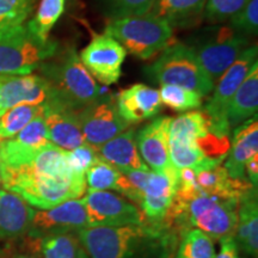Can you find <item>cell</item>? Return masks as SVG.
<instances>
[{"label": "cell", "mask_w": 258, "mask_h": 258, "mask_svg": "<svg viewBox=\"0 0 258 258\" xmlns=\"http://www.w3.org/2000/svg\"><path fill=\"white\" fill-rule=\"evenodd\" d=\"M41 66L53 88L50 99L74 111L79 112L92 103L108 97L105 90L97 85L96 80L85 69L74 47H70L55 62L46 61Z\"/></svg>", "instance_id": "cell-1"}, {"label": "cell", "mask_w": 258, "mask_h": 258, "mask_svg": "<svg viewBox=\"0 0 258 258\" xmlns=\"http://www.w3.org/2000/svg\"><path fill=\"white\" fill-rule=\"evenodd\" d=\"M238 203L231 199L199 195L179 201L173 200L164 220H177L206 233L212 239L234 237L238 222Z\"/></svg>", "instance_id": "cell-2"}, {"label": "cell", "mask_w": 258, "mask_h": 258, "mask_svg": "<svg viewBox=\"0 0 258 258\" xmlns=\"http://www.w3.org/2000/svg\"><path fill=\"white\" fill-rule=\"evenodd\" d=\"M147 78L160 85H178L208 96L215 83L202 69L191 48L183 42L169 44L158 59L145 70Z\"/></svg>", "instance_id": "cell-3"}, {"label": "cell", "mask_w": 258, "mask_h": 258, "mask_svg": "<svg viewBox=\"0 0 258 258\" xmlns=\"http://www.w3.org/2000/svg\"><path fill=\"white\" fill-rule=\"evenodd\" d=\"M104 34L115 38L132 55L148 60L169 46L173 29L163 19L146 14L108 19Z\"/></svg>", "instance_id": "cell-4"}, {"label": "cell", "mask_w": 258, "mask_h": 258, "mask_svg": "<svg viewBox=\"0 0 258 258\" xmlns=\"http://www.w3.org/2000/svg\"><path fill=\"white\" fill-rule=\"evenodd\" d=\"M55 41L42 42L34 36L27 24L0 30V74H31L42 63L55 56Z\"/></svg>", "instance_id": "cell-5"}, {"label": "cell", "mask_w": 258, "mask_h": 258, "mask_svg": "<svg viewBox=\"0 0 258 258\" xmlns=\"http://www.w3.org/2000/svg\"><path fill=\"white\" fill-rule=\"evenodd\" d=\"M153 230L146 225L97 226L76 234L91 258H133L145 239L156 237Z\"/></svg>", "instance_id": "cell-6"}, {"label": "cell", "mask_w": 258, "mask_h": 258, "mask_svg": "<svg viewBox=\"0 0 258 258\" xmlns=\"http://www.w3.org/2000/svg\"><path fill=\"white\" fill-rule=\"evenodd\" d=\"M249 46L250 41L247 36L232 30L226 25L209 29L189 47L198 57L202 69L215 83L238 59L241 51Z\"/></svg>", "instance_id": "cell-7"}, {"label": "cell", "mask_w": 258, "mask_h": 258, "mask_svg": "<svg viewBox=\"0 0 258 258\" xmlns=\"http://www.w3.org/2000/svg\"><path fill=\"white\" fill-rule=\"evenodd\" d=\"M139 195V206L145 218L153 224L163 221L175 200L178 186V170L170 173L152 170L135 171L128 176Z\"/></svg>", "instance_id": "cell-8"}, {"label": "cell", "mask_w": 258, "mask_h": 258, "mask_svg": "<svg viewBox=\"0 0 258 258\" xmlns=\"http://www.w3.org/2000/svg\"><path fill=\"white\" fill-rule=\"evenodd\" d=\"M257 55L258 48L256 44L246 47L238 59L215 82L213 96L206 104L205 112L211 118L212 123L219 133L230 137L231 131L226 122V110L251 66L257 61Z\"/></svg>", "instance_id": "cell-9"}, {"label": "cell", "mask_w": 258, "mask_h": 258, "mask_svg": "<svg viewBox=\"0 0 258 258\" xmlns=\"http://www.w3.org/2000/svg\"><path fill=\"white\" fill-rule=\"evenodd\" d=\"M89 227L146 225L144 213L122 196L108 190L89 191L83 198Z\"/></svg>", "instance_id": "cell-10"}, {"label": "cell", "mask_w": 258, "mask_h": 258, "mask_svg": "<svg viewBox=\"0 0 258 258\" xmlns=\"http://www.w3.org/2000/svg\"><path fill=\"white\" fill-rule=\"evenodd\" d=\"M127 51L115 38L106 34L95 35L90 43L79 53L85 69L104 85L118 82Z\"/></svg>", "instance_id": "cell-11"}, {"label": "cell", "mask_w": 258, "mask_h": 258, "mask_svg": "<svg viewBox=\"0 0 258 258\" xmlns=\"http://www.w3.org/2000/svg\"><path fill=\"white\" fill-rule=\"evenodd\" d=\"M86 227H89L88 215L83 199H73L49 209L35 211L28 235L42 238L72 232L77 233Z\"/></svg>", "instance_id": "cell-12"}, {"label": "cell", "mask_w": 258, "mask_h": 258, "mask_svg": "<svg viewBox=\"0 0 258 258\" xmlns=\"http://www.w3.org/2000/svg\"><path fill=\"white\" fill-rule=\"evenodd\" d=\"M78 118L85 144L99 147L129 127L118 114L116 103L110 97L92 103L78 112Z\"/></svg>", "instance_id": "cell-13"}, {"label": "cell", "mask_w": 258, "mask_h": 258, "mask_svg": "<svg viewBox=\"0 0 258 258\" xmlns=\"http://www.w3.org/2000/svg\"><path fill=\"white\" fill-rule=\"evenodd\" d=\"M51 144L43 115L37 116L15 137L0 144L3 169H15L30 163L43 147Z\"/></svg>", "instance_id": "cell-14"}, {"label": "cell", "mask_w": 258, "mask_h": 258, "mask_svg": "<svg viewBox=\"0 0 258 258\" xmlns=\"http://www.w3.org/2000/svg\"><path fill=\"white\" fill-rule=\"evenodd\" d=\"M51 96L53 88L43 77L0 74V115L17 105H43Z\"/></svg>", "instance_id": "cell-15"}, {"label": "cell", "mask_w": 258, "mask_h": 258, "mask_svg": "<svg viewBox=\"0 0 258 258\" xmlns=\"http://www.w3.org/2000/svg\"><path fill=\"white\" fill-rule=\"evenodd\" d=\"M172 117L159 116L135 134L139 153L154 172L170 173L176 171L170 160L169 132Z\"/></svg>", "instance_id": "cell-16"}, {"label": "cell", "mask_w": 258, "mask_h": 258, "mask_svg": "<svg viewBox=\"0 0 258 258\" xmlns=\"http://www.w3.org/2000/svg\"><path fill=\"white\" fill-rule=\"evenodd\" d=\"M43 117L48 138L53 145L64 151H71L85 144L77 111L54 99H49L44 104Z\"/></svg>", "instance_id": "cell-17"}, {"label": "cell", "mask_w": 258, "mask_h": 258, "mask_svg": "<svg viewBox=\"0 0 258 258\" xmlns=\"http://www.w3.org/2000/svg\"><path fill=\"white\" fill-rule=\"evenodd\" d=\"M159 91L145 84H134L118 93L116 106L128 123H139L158 115L161 110Z\"/></svg>", "instance_id": "cell-18"}, {"label": "cell", "mask_w": 258, "mask_h": 258, "mask_svg": "<svg viewBox=\"0 0 258 258\" xmlns=\"http://www.w3.org/2000/svg\"><path fill=\"white\" fill-rule=\"evenodd\" d=\"M232 133V146L228 150L224 167L232 178L247 179L245 165L251 158L258 156L257 116L235 127Z\"/></svg>", "instance_id": "cell-19"}, {"label": "cell", "mask_w": 258, "mask_h": 258, "mask_svg": "<svg viewBox=\"0 0 258 258\" xmlns=\"http://www.w3.org/2000/svg\"><path fill=\"white\" fill-rule=\"evenodd\" d=\"M96 151L101 159L111 164L121 172L150 170L139 153L133 128H127L121 134L97 147Z\"/></svg>", "instance_id": "cell-20"}, {"label": "cell", "mask_w": 258, "mask_h": 258, "mask_svg": "<svg viewBox=\"0 0 258 258\" xmlns=\"http://www.w3.org/2000/svg\"><path fill=\"white\" fill-rule=\"evenodd\" d=\"M34 213L18 194L0 189V238L15 239L28 234Z\"/></svg>", "instance_id": "cell-21"}, {"label": "cell", "mask_w": 258, "mask_h": 258, "mask_svg": "<svg viewBox=\"0 0 258 258\" xmlns=\"http://www.w3.org/2000/svg\"><path fill=\"white\" fill-rule=\"evenodd\" d=\"M258 110V62L247 72L240 86L232 97L226 110V122L230 131L257 116Z\"/></svg>", "instance_id": "cell-22"}, {"label": "cell", "mask_w": 258, "mask_h": 258, "mask_svg": "<svg viewBox=\"0 0 258 258\" xmlns=\"http://www.w3.org/2000/svg\"><path fill=\"white\" fill-rule=\"evenodd\" d=\"M207 0H156L148 14L165 21L171 28L195 27L203 19Z\"/></svg>", "instance_id": "cell-23"}, {"label": "cell", "mask_w": 258, "mask_h": 258, "mask_svg": "<svg viewBox=\"0 0 258 258\" xmlns=\"http://www.w3.org/2000/svg\"><path fill=\"white\" fill-rule=\"evenodd\" d=\"M235 243L251 257L258 253V202L257 191L252 189L243 195L238 203V222L234 234Z\"/></svg>", "instance_id": "cell-24"}, {"label": "cell", "mask_w": 258, "mask_h": 258, "mask_svg": "<svg viewBox=\"0 0 258 258\" xmlns=\"http://www.w3.org/2000/svg\"><path fill=\"white\" fill-rule=\"evenodd\" d=\"M29 252L41 258H77L80 241L77 234L63 233L34 238L28 235Z\"/></svg>", "instance_id": "cell-25"}, {"label": "cell", "mask_w": 258, "mask_h": 258, "mask_svg": "<svg viewBox=\"0 0 258 258\" xmlns=\"http://www.w3.org/2000/svg\"><path fill=\"white\" fill-rule=\"evenodd\" d=\"M66 0H41L36 14L27 27L35 37L42 42L49 40V34L61 15L63 14Z\"/></svg>", "instance_id": "cell-26"}, {"label": "cell", "mask_w": 258, "mask_h": 258, "mask_svg": "<svg viewBox=\"0 0 258 258\" xmlns=\"http://www.w3.org/2000/svg\"><path fill=\"white\" fill-rule=\"evenodd\" d=\"M43 112L44 104H23L14 106V108L6 110L0 116V140H6V139L15 137L34 118L43 115Z\"/></svg>", "instance_id": "cell-27"}, {"label": "cell", "mask_w": 258, "mask_h": 258, "mask_svg": "<svg viewBox=\"0 0 258 258\" xmlns=\"http://www.w3.org/2000/svg\"><path fill=\"white\" fill-rule=\"evenodd\" d=\"M121 173L120 170L98 157L85 173L88 191H104V190L116 191Z\"/></svg>", "instance_id": "cell-28"}, {"label": "cell", "mask_w": 258, "mask_h": 258, "mask_svg": "<svg viewBox=\"0 0 258 258\" xmlns=\"http://www.w3.org/2000/svg\"><path fill=\"white\" fill-rule=\"evenodd\" d=\"M213 239L200 230L186 231L180 240L176 258H214Z\"/></svg>", "instance_id": "cell-29"}, {"label": "cell", "mask_w": 258, "mask_h": 258, "mask_svg": "<svg viewBox=\"0 0 258 258\" xmlns=\"http://www.w3.org/2000/svg\"><path fill=\"white\" fill-rule=\"evenodd\" d=\"M159 95L161 103L175 111L185 112L202 104V97L199 93L178 85H161Z\"/></svg>", "instance_id": "cell-30"}, {"label": "cell", "mask_w": 258, "mask_h": 258, "mask_svg": "<svg viewBox=\"0 0 258 258\" xmlns=\"http://www.w3.org/2000/svg\"><path fill=\"white\" fill-rule=\"evenodd\" d=\"M34 5L35 0H0V30L24 24Z\"/></svg>", "instance_id": "cell-31"}, {"label": "cell", "mask_w": 258, "mask_h": 258, "mask_svg": "<svg viewBox=\"0 0 258 258\" xmlns=\"http://www.w3.org/2000/svg\"><path fill=\"white\" fill-rule=\"evenodd\" d=\"M156 0H101L109 19L148 14Z\"/></svg>", "instance_id": "cell-32"}, {"label": "cell", "mask_w": 258, "mask_h": 258, "mask_svg": "<svg viewBox=\"0 0 258 258\" xmlns=\"http://www.w3.org/2000/svg\"><path fill=\"white\" fill-rule=\"evenodd\" d=\"M250 0H207L203 19L212 24H222L244 8Z\"/></svg>", "instance_id": "cell-33"}, {"label": "cell", "mask_w": 258, "mask_h": 258, "mask_svg": "<svg viewBox=\"0 0 258 258\" xmlns=\"http://www.w3.org/2000/svg\"><path fill=\"white\" fill-rule=\"evenodd\" d=\"M228 28L244 36L256 35L258 31V0H250L227 21Z\"/></svg>", "instance_id": "cell-34"}, {"label": "cell", "mask_w": 258, "mask_h": 258, "mask_svg": "<svg viewBox=\"0 0 258 258\" xmlns=\"http://www.w3.org/2000/svg\"><path fill=\"white\" fill-rule=\"evenodd\" d=\"M98 158L95 147L83 144L74 150L67 151V164L73 176L85 178L86 171Z\"/></svg>", "instance_id": "cell-35"}, {"label": "cell", "mask_w": 258, "mask_h": 258, "mask_svg": "<svg viewBox=\"0 0 258 258\" xmlns=\"http://www.w3.org/2000/svg\"><path fill=\"white\" fill-rule=\"evenodd\" d=\"M238 245L234 237H226L220 239V251L214 258H238Z\"/></svg>", "instance_id": "cell-36"}, {"label": "cell", "mask_w": 258, "mask_h": 258, "mask_svg": "<svg viewBox=\"0 0 258 258\" xmlns=\"http://www.w3.org/2000/svg\"><path fill=\"white\" fill-rule=\"evenodd\" d=\"M10 258H41V257L37 256V254H35V253H31V252H24V253H16Z\"/></svg>", "instance_id": "cell-37"}, {"label": "cell", "mask_w": 258, "mask_h": 258, "mask_svg": "<svg viewBox=\"0 0 258 258\" xmlns=\"http://www.w3.org/2000/svg\"><path fill=\"white\" fill-rule=\"evenodd\" d=\"M77 258H89V256H88V254H86L85 250L80 247L79 251H78V254H77Z\"/></svg>", "instance_id": "cell-38"}, {"label": "cell", "mask_w": 258, "mask_h": 258, "mask_svg": "<svg viewBox=\"0 0 258 258\" xmlns=\"http://www.w3.org/2000/svg\"><path fill=\"white\" fill-rule=\"evenodd\" d=\"M3 140H0V144H2ZM3 186V177H2V161H0V189Z\"/></svg>", "instance_id": "cell-39"}, {"label": "cell", "mask_w": 258, "mask_h": 258, "mask_svg": "<svg viewBox=\"0 0 258 258\" xmlns=\"http://www.w3.org/2000/svg\"><path fill=\"white\" fill-rule=\"evenodd\" d=\"M0 116H2V115H0Z\"/></svg>", "instance_id": "cell-40"}]
</instances>
